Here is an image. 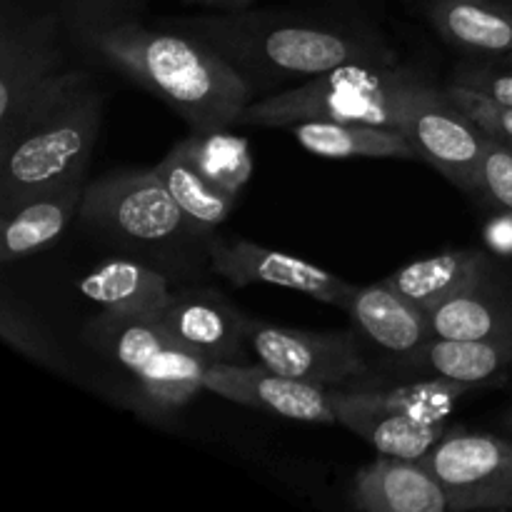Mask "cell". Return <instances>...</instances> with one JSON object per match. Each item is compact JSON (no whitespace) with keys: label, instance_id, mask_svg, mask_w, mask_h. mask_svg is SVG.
Returning a JSON list of instances; mask_svg holds the SVG:
<instances>
[{"label":"cell","instance_id":"obj_1","mask_svg":"<svg viewBox=\"0 0 512 512\" xmlns=\"http://www.w3.org/2000/svg\"><path fill=\"white\" fill-rule=\"evenodd\" d=\"M165 25L205 40L255 93L293 78L310 80L340 65L398 63V55L375 30L293 10L245 8Z\"/></svg>","mask_w":512,"mask_h":512},{"label":"cell","instance_id":"obj_2","mask_svg":"<svg viewBox=\"0 0 512 512\" xmlns=\"http://www.w3.org/2000/svg\"><path fill=\"white\" fill-rule=\"evenodd\" d=\"M118 73L170 105L193 130L238 125L253 85L205 40L185 30L120 20L78 38Z\"/></svg>","mask_w":512,"mask_h":512},{"label":"cell","instance_id":"obj_3","mask_svg":"<svg viewBox=\"0 0 512 512\" xmlns=\"http://www.w3.org/2000/svg\"><path fill=\"white\" fill-rule=\"evenodd\" d=\"M428 85L423 73L405 65H340L305 80L298 88L253 100L238 125L290 128L305 120L370 123L398 128L405 105Z\"/></svg>","mask_w":512,"mask_h":512},{"label":"cell","instance_id":"obj_4","mask_svg":"<svg viewBox=\"0 0 512 512\" xmlns=\"http://www.w3.org/2000/svg\"><path fill=\"white\" fill-rule=\"evenodd\" d=\"M103 125V95L83 83L68 98L35 120L25 133L0 148V210L73 178L85 165Z\"/></svg>","mask_w":512,"mask_h":512},{"label":"cell","instance_id":"obj_5","mask_svg":"<svg viewBox=\"0 0 512 512\" xmlns=\"http://www.w3.org/2000/svg\"><path fill=\"white\" fill-rule=\"evenodd\" d=\"M88 80L83 70L63 68L55 15L8 10L0 30V148Z\"/></svg>","mask_w":512,"mask_h":512},{"label":"cell","instance_id":"obj_6","mask_svg":"<svg viewBox=\"0 0 512 512\" xmlns=\"http://www.w3.org/2000/svg\"><path fill=\"white\" fill-rule=\"evenodd\" d=\"M80 220L100 233L143 245H163L203 233L175 205L155 170L113 173L85 185Z\"/></svg>","mask_w":512,"mask_h":512},{"label":"cell","instance_id":"obj_7","mask_svg":"<svg viewBox=\"0 0 512 512\" xmlns=\"http://www.w3.org/2000/svg\"><path fill=\"white\" fill-rule=\"evenodd\" d=\"M423 460L443 485L450 512L512 510V440L448 430Z\"/></svg>","mask_w":512,"mask_h":512},{"label":"cell","instance_id":"obj_8","mask_svg":"<svg viewBox=\"0 0 512 512\" xmlns=\"http://www.w3.org/2000/svg\"><path fill=\"white\" fill-rule=\"evenodd\" d=\"M398 130L410 140L415 155L450 183L468 193L480 190V160L488 133L445 90L423 85L405 105Z\"/></svg>","mask_w":512,"mask_h":512},{"label":"cell","instance_id":"obj_9","mask_svg":"<svg viewBox=\"0 0 512 512\" xmlns=\"http://www.w3.org/2000/svg\"><path fill=\"white\" fill-rule=\"evenodd\" d=\"M250 345L265 368L325 388H343L368 373L358 335L350 330L315 333L250 320Z\"/></svg>","mask_w":512,"mask_h":512},{"label":"cell","instance_id":"obj_10","mask_svg":"<svg viewBox=\"0 0 512 512\" xmlns=\"http://www.w3.org/2000/svg\"><path fill=\"white\" fill-rule=\"evenodd\" d=\"M205 390L245 408L268 410L300 423H338L330 395L333 388L288 378L263 363H210Z\"/></svg>","mask_w":512,"mask_h":512},{"label":"cell","instance_id":"obj_11","mask_svg":"<svg viewBox=\"0 0 512 512\" xmlns=\"http://www.w3.org/2000/svg\"><path fill=\"white\" fill-rule=\"evenodd\" d=\"M210 270L228 283L245 288V285H275L295 293L310 295L320 303L345 308L355 285L330 270L318 268L298 255L270 250L250 240H233V243H213L210 248Z\"/></svg>","mask_w":512,"mask_h":512},{"label":"cell","instance_id":"obj_12","mask_svg":"<svg viewBox=\"0 0 512 512\" xmlns=\"http://www.w3.org/2000/svg\"><path fill=\"white\" fill-rule=\"evenodd\" d=\"M155 318L180 348L210 363H245L248 350H253L250 318H243L215 290L173 293Z\"/></svg>","mask_w":512,"mask_h":512},{"label":"cell","instance_id":"obj_13","mask_svg":"<svg viewBox=\"0 0 512 512\" xmlns=\"http://www.w3.org/2000/svg\"><path fill=\"white\" fill-rule=\"evenodd\" d=\"M350 505L360 512H450L448 495L425 460L388 455L358 470Z\"/></svg>","mask_w":512,"mask_h":512},{"label":"cell","instance_id":"obj_14","mask_svg":"<svg viewBox=\"0 0 512 512\" xmlns=\"http://www.w3.org/2000/svg\"><path fill=\"white\" fill-rule=\"evenodd\" d=\"M85 195V178L65 180L53 188L25 195L10 208L0 210V260L28 258L63 235L73 215H80Z\"/></svg>","mask_w":512,"mask_h":512},{"label":"cell","instance_id":"obj_15","mask_svg":"<svg viewBox=\"0 0 512 512\" xmlns=\"http://www.w3.org/2000/svg\"><path fill=\"white\" fill-rule=\"evenodd\" d=\"M435 33L468 58L512 53V0H428Z\"/></svg>","mask_w":512,"mask_h":512},{"label":"cell","instance_id":"obj_16","mask_svg":"<svg viewBox=\"0 0 512 512\" xmlns=\"http://www.w3.org/2000/svg\"><path fill=\"white\" fill-rule=\"evenodd\" d=\"M345 310L355 320L358 330H363L365 338L400 358L418 353L433 338L428 310L415 305L383 280L355 288Z\"/></svg>","mask_w":512,"mask_h":512},{"label":"cell","instance_id":"obj_17","mask_svg":"<svg viewBox=\"0 0 512 512\" xmlns=\"http://www.w3.org/2000/svg\"><path fill=\"white\" fill-rule=\"evenodd\" d=\"M78 290L103 313L140 315V318H155L173 295L168 278L160 270L125 258L95 265L78 280Z\"/></svg>","mask_w":512,"mask_h":512},{"label":"cell","instance_id":"obj_18","mask_svg":"<svg viewBox=\"0 0 512 512\" xmlns=\"http://www.w3.org/2000/svg\"><path fill=\"white\" fill-rule=\"evenodd\" d=\"M333 395V390H330ZM335 418L388 458L423 460L448 433V420H425L398 410H375L343 403L333 395Z\"/></svg>","mask_w":512,"mask_h":512},{"label":"cell","instance_id":"obj_19","mask_svg":"<svg viewBox=\"0 0 512 512\" xmlns=\"http://www.w3.org/2000/svg\"><path fill=\"white\" fill-rule=\"evenodd\" d=\"M210 360L180 348L178 343L160 350L143 370L130 375L128 405L143 415H168L183 408L205 390Z\"/></svg>","mask_w":512,"mask_h":512},{"label":"cell","instance_id":"obj_20","mask_svg":"<svg viewBox=\"0 0 512 512\" xmlns=\"http://www.w3.org/2000/svg\"><path fill=\"white\" fill-rule=\"evenodd\" d=\"M490 273L428 310L433 338H512V293L498 288Z\"/></svg>","mask_w":512,"mask_h":512},{"label":"cell","instance_id":"obj_21","mask_svg":"<svg viewBox=\"0 0 512 512\" xmlns=\"http://www.w3.org/2000/svg\"><path fill=\"white\" fill-rule=\"evenodd\" d=\"M408 365L428 378L488 388L500 383L512 368V338L453 340L430 338L418 353L408 355Z\"/></svg>","mask_w":512,"mask_h":512},{"label":"cell","instance_id":"obj_22","mask_svg":"<svg viewBox=\"0 0 512 512\" xmlns=\"http://www.w3.org/2000/svg\"><path fill=\"white\" fill-rule=\"evenodd\" d=\"M488 273V255L475 248H455L415 260L388 275L383 283H388L390 288L398 290L400 295L413 300L423 310H430L468 285L478 283Z\"/></svg>","mask_w":512,"mask_h":512},{"label":"cell","instance_id":"obj_23","mask_svg":"<svg viewBox=\"0 0 512 512\" xmlns=\"http://www.w3.org/2000/svg\"><path fill=\"white\" fill-rule=\"evenodd\" d=\"M288 130L300 148L320 158H418L403 130L388 125L305 120Z\"/></svg>","mask_w":512,"mask_h":512},{"label":"cell","instance_id":"obj_24","mask_svg":"<svg viewBox=\"0 0 512 512\" xmlns=\"http://www.w3.org/2000/svg\"><path fill=\"white\" fill-rule=\"evenodd\" d=\"M480 388L473 385L455 383L445 378H428L413 380L405 385H393V388H333V395L343 403L360 405V408L375 410H398V413L418 415L425 420H448L455 405L470 393H478Z\"/></svg>","mask_w":512,"mask_h":512},{"label":"cell","instance_id":"obj_25","mask_svg":"<svg viewBox=\"0 0 512 512\" xmlns=\"http://www.w3.org/2000/svg\"><path fill=\"white\" fill-rule=\"evenodd\" d=\"M153 170L160 178V183L165 185V190L170 193V198L175 200V205H178L203 233L220 228V225L228 220L230 210H233L235 205V198L225 193V190H220L218 185L210 183V180L195 168V163L185 155V150L180 148V145H175Z\"/></svg>","mask_w":512,"mask_h":512},{"label":"cell","instance_id":"obj_26","mask_svg":"<svg viewBox=\"0 0 512 512\" xmlns=\"http://www.w3.org/2000/svg\"><path fill=\"white\" fill-rule=\"evenodd\" d=\"M90 338L105 358L120 365L128 375L143 370L160 350L175 343L158 318L113 313H100V318L90 325Z\"/></svg>","mask_w":512,"mask_h":512},{"label":"cell","instance_id":"obj_27","mask_svg":"<svg viewBox=\"0 0 512 512\" xmlns=\"http://www.w3.org/2000/svg\"><path fill=\"white\" fill-rule=\"evenodd\" d=\"M178 145L210 183L233 198H238L253 175V153L248 140L230 133V128L193 130Z\"/></svg>","mask_w":512,"mask_h":512},{"label":"cell","instance_id":"obj_28","mask_svg":"<svg viewBox=\"0 0 512 512\" xmlns=\"http://www.w3.org/2000/svg\"><path fill=\"white\" fill-rule=\"evenodd\" d=\"M0 335L18 353L28 355V358L38 360L43 365H50V368H60L58 353H55L48 333L30 315L13 308L8 295H5L3 305H0Z\"/></svg>","mask_w":512,"mask_h":512},{"label":"cell","instance_id":"obj_29","mask_svg":"<svg viewBox=\"0 0 512 512\" xmlns=\"http://www.w3.org/2000/svg\"><path fill=\"white\" fill-rule=\"evenodd\" d=\"M455 83L512 108V53L500 58H470L453 73Z\"/></svg>","mask_w":512,"mask_h":512},{"label":"cell","instance_id":"obj_30","mask_svg":"<svg viewBox=\"0 0 512 512\" xmlns=\"http://www.w3.org/2000/svg\"><path fill=\"white\" fill-rule=\"evenodd\" d=\"M58 3L60 15L68 20L75 38H83L90 30L130 20V13L143 5V0H58Z\"/></svg>","mask_w":512,"mask_h":512},{"label":"cell","instance_id":"obj_31","mask_svg":"<svg viewBox=\"0 0 512 512\" xmlns=\"http://www.w3.org/2000/svg\"><path fill=\"white\" fill-rule=\"evenodd\" d=\"M445 93H448V98L453 100L460 110H465V113H468L470 118H473L475 123L485 130V133L493 135L495 140H500V143L510 145L512 148V108L510 105L495 103V100L485 98V95L475 93V90L465 88V85L455 83V80L448 85V88H445Z\"/></svg>","mask_w":512,"mask_h":512},{"label":"cell","instance_id":"obj_32","mask_svg":"<svg viewBox=\"0 0 512 512\" xmlns=\"http://www.w3.org/2000/svg\"><path fill=\"white\" fill-rule=\"evenodd\" d=\"M480 190L495 205L512 210V148L493 135L485 140V153L480 160Z\"/></svg>","mask_w":512,"mask_h":512},{"label":"cell","instance_id":"obj_33","mask_svg":"<svg viewBox=\"0 0 512 512\" xmlns=\"http://www.w3.org/2000/svg\"><path fill=\"white\" fill-rule=\"evenodd\" d=\"M485 243L495 255H512V210H505L488 220Z\"/></svg>","mask_w":512,"mask_h":512},{"label":"cell","instance_id":"obj_34","mask_svg":"<svg viewBox=\"0 0 512 512\" xmlns=\"http://www.w3.org/2000/svg\"><path fill=\"white\" fill-rule=\"evenodd\" d=\"M188 5H200V8L215 10V13H235V10L253 8L258 0H183Z\"/></svg>","mask_w":512,"mask_h":512},{"label":"cell","instance_id":"obj_35","mask_svg":"<svg viewBox=\"0 0 512 512\" xmlns=\"http://www.w3.org/2000/svg\"><path fill=\"white\" fill-rule=\"evenodd\" d=\"M508 423H510V428H512V413H510V420H508Z\"/></svg>","mask_w":512,"mask_h":512}]
</instances>
